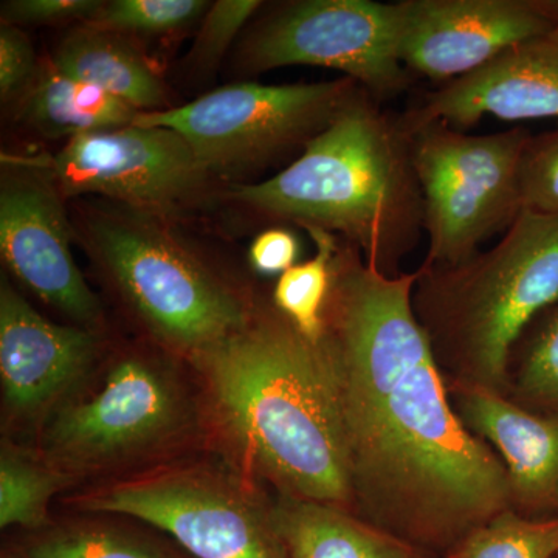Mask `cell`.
<instances>
[{
  "instance_id": "d4e9b609",
  "label": "cell",
  "mask_w": 558,
  "mask_h": 558,
  "mask_svg": "<svg viewBox=\"0 0 558 558\" xmlns=\"http://www.w3.org/2000/svg\"><path fill=\"white\" fill-rule=\"evenodd\" d=\"M208 10L202 0H113L86 24L117 35H165L183 28Z\"/></svg>"
},
{
  "instance_id": "83f0119b",
  "label": "cell",
  "mask_w": 558,
  "mask_h": 558,
  "mask_svg": "<svg viewBox=\"0 0 558 558\" xmlns=\"http://www.w3.org/2000/svg\"><path fill=\"white\" fill-rule=\"evenodd\" d=\"M97 0H11L2 3L3 24L46 25L81 21L86 24L101 9Z\"/></svg>"
},
{
  "instance_id": "7402d4cb",
  "label": "cell",
  "mask_w": 558,
  "mask_h": 558,
  "mask_svg": "<svg viewBox=\"0 0 558 558\" xmlns=\"http://www.w3.org/2000/svg\"><path fill=\"white\" fill-rule=\"evenodd\" d=\"M21 558H191L185 550L160 545L134 532L105 526L78 524L54 529L31 539Z\"/></svg>"
},
{
  "instance_id": "ba28073f",
  "label": "cell",
  "mask_w": 558,
  "mask_h": 558,
  "mask_svg": "<svg viewBox=\"0 0 558 558\" xmlns=\"http://www.w3.org/2000/svg\"><path fill=\"white\" fill-rule=\"evenodd\" d=\"M400 2H290L245 40L242 68L252 73L288 65L339 70L381 102L409 89L413 81L400 61Z\"/></svg>"
},
{
  "instance_id": "484cf974",
  "label": "cell",
  "mask_w": 558,
  "mask_h": 558,
  "mask_svg": "<svg viewBox=\"0 0 558 558\" xmlns=\"http://www.w3.org/2000/svg\"><path fill=\"white\" fill-rule=\"evenodd\" d=\"M523 209L558 216V130L532 135L520 160Z\"/></svg>"
},
{
  "instance_id": "3957f363",
  "label": "cell",
  "mask_w": 558,
  "mask_h": 558,
  "mask_svg": "<svg viewBox=\"0 0 558 558\" xmlns=\"http://www.w3.org/2000/svg\"><path fill=\"white\" fill-rule=\"evenodd\" d=\"M230 197L266 218L341 234L387 277L403 274L425 234L410 131L366 90L288 168L234 186Z\"/></svg>"
},
{
  "instance_id": "8fae6325",
  "label": "cell",
  "mask_w": 558,
  "mask_h": 558,
  "mask_svg": "<svg viewBox=\"0 0 558 558\" xmlns=\"http://www.w3.org/2000/svg\"><path fill=\"white\" fill-rule=\"evenodd\" d=\"M400 61L447 84L558 22V0H400Z\"/></svg>"
},
{
  "instance_id": "30bf717a",
  "label": "cell",
  "mask_w": 558,
  "mask_h": 558,
  "mask_svg": "<svg viewBox=\"0 0 558 558\" xmlns=\"http://www.w3.org/2000/svg\"><path fill=\"white\" fill-rule=\"evenodd\" d=\"M35 163L64 199L101 194L157 218L193 202L209 175L174 131L134 123L69 140L46 165Z\"/></svg>"
},
{
  "instance_id": "52a82bcc",
  "label": "cell",
  "mask_w": 558,
  "mask_h": 558,
  "mask_svg": "<svg viewBox=\"0 0 558 558\" xmlns=\"http://www.w3.org/2000/svg\"><path fill=\"white\" fill-rule=\"evenodd\" d=\"M362 90L347 76L284 86L236 83L179 108L140 113L134 124L174 131L209 174H233L306 148Z\"/></svg>"
},
{
  "instance_id": "9c48e42d",
  "label": "cell",
  "mask_w": 558,
  "mask_h": 558,
  "mask_svg": "<svg viewBox=\"0 0 558 558\" xmlns=\"http://www.w3.org/2000/svg\"><path fill=\"white\" fill-rule=\"evenodd\" d=\"M84 509L145 521L193 558H289L274 505L215 470L174 469L116 484Z\"/></svg>"
},
{
  "instance_id": "6da1fadb",
  "label": "cell",
  "mask_w": 558,
  "mask_h": 558,
  "mask_svg": "<svg viewBox=\"0 0 558 558\" xmlns=\"http://www.w3.org/2000/svg\"><path fill=\"white\" fill-rule=\"evenodd\" d=\"M417 278V269L387 277L343 242L319 340L336 381L352 513L444 558L510 509V486L501 459L454 410L414 314Z\"/></svg>"
},
{
  "instance_id": "277c9868",
  "label": "cell",
  "mask_w": 558,
  "mask_h": 558,
  "mask_svg": "<svg viewBox=\"0 0 558 558\" xmlns=\"http://www.w3.org/2000/svg\"><path fill=\"white\" fill-rule=\"evenodd\" d=\"M417 270L414 314L446 380L506 396L513 344L558 299V216L523 209L494 247Z\"/></svg>"
},
{
  "instance_id": "5b68a950",
  "label": "cell",
  "mask_w": 558,
  "mask_h": 558,
  "mask_svg": "<svg viewBox=\"0 0 558 558\" xmlns=\"http://www.w3.org/2000/svg\"><path fill=\"white\" fill-rule=\"evenodd\" d=\"M84 242L154 336L197 357L247 328L252 311L180 244L157 216L97 211Z\"/></svg>"
},
{
  "instance_id": "2e32d148",
  "label": "cell",
  "mask_w": 558,
  "mask_h": 558,
  "mask_svg": "<svg viewBox=\"0 0 558 558\" xmlns=\"http://www.w3.org/2000/svg\"><path fill=\"white\" fill-rule=\"evenodd\" d=\"M97 339L89 330L54 325L9 282L0 289V374L11 409H43L89 368Z\"/></svg>"
},
{
  "instance_id": "e0dca14e",
  "label": "cell",
  "mask_w": 558,
  "mask_h": 558,
  "mask_svg": "<svg viewBox=\"0 0 558 558\" xmlns=\"http://www.w3.org/2000/svg\"><path fill=\"white\" fill-rule=\"evenodd\" d=\"M274 521L289 558H438L325 502L279 495Z\"/></svg>"
},
{
  "instance_id": "4316f807",
  "label": "cell",
  "mask_w": 558,
  "mask_h": 558,
  "mask_svg": "<svg viewBox=\"0 0 558 558\" xmlns=\"http://www.w3.org/2000/svg\"><path fill=\"white\" fill-rule=\"evenodd\" d=\"M260 5L263 3L258 0H219L208 7L190 54L194 64L202 69L218 64L245 22Z\"/></svg>"
},
{
  "instance_id": "5bb4252c",
  "label": "cell",
  "mask_w": 558,
  "mask_h": 558,
  "mask_svg": "<svg viewBox=\"0 0 558 558\" xmlns=\"http://www.w3.org/2000/svg\"><path fill=\"white\" fill-rule=\"evenodd\" d=\"M486 116L502 121L558 119V22L476 72L442 84L402 120L409 126L444 121L462 130Z\"/></svg>"
},
{
  "instance_id": "44dd1931",
  "label": "cell",
  "mask_w": 558,
  "mask_h": 558,
  "mask_svg": "<svg viewBox=\"0 0 558 558\" xmlns=\"http://www.w3.org/2000/svg\"><path fill=\"white\" fill-rule=\"evenodd\" d=\"M315 244L314 258L295 264L279 277L274 290L275 307L311 341L323 336V312L332 284V263L340 241L329 231L307 227Z\"/></svg>"
},
{
  "instance_id": "ac0fdd59",
  "label": "cell",
  "mask_w": 558,
  "mask_h": 558,
  "mask_svg": "<svg viewBox=\"0 0 558 558\" xmlns=\"http://www.w3.org/2000/svg\"><path fill=\"white\" fill-rule=\"evenodd\" d=\"M51 64L100 87L140 113L168 109L167 92L156 70L117 33L83 24L61 40Z\"/></svg>"
},
{
  "instance_id": "ffe728a7",
  "label": "cell",
  "mask_w": 558,
  "mask_h": 558,
  "mask_svg": "<svg viewBox=\"0 0 558 558\" xmlns=\"http://www.w3.org/2000/svg\"><path fill=\"white\" fill-rule=\"evenodd\" d=\"M506 398L558 416V299L524 328L509 355Z\"/></svg>"
},
{
  "instance_id": "d6986e66",
  "label": "cell",
  "mask_w": 558,
  "mask_h": 558,
  "mask_svg": "<svg viewBox=\"0 0 558 558\" xmlns=\"http://www.w3.org/2000/svg\"><path fill=\"white\" fill-rule=\"evenodd\" d=\"M138 110L51 64L33 81L25 95L22 117L49 138H75L94 132L130 126Z\"/></svg>"
},
{
  "instance_id": "7a4b0ae2",
  "label": "cell",
  "mask_w": 558,
  "mask_h": 558,
  "mask_svg": "<svg viewBox=\"0 0 558 558\" xmlns=\"http://www.w3.org/2000/svg\"><path fill=\"white\" fill-rule=\"evenodd\" d=\"M194 362L231 435L279 495L352 512L339 399L322 340L267 311Z\"/></svg>"
},
{
  "instance_id": "4fadbf2b",
  "label": "cell",
  "mask_w": 558,
  "mask_h": 558,
  "mask_svg": "<svg viewBox=\"0 0 558 558\" xmlns=\"http://www.w3.org/2000/svg\"><path fill=\"white\" fill-rule=\"evenodd\" d=\"M5 161L0 252L7 267L44 303L78 322H95L100 304L73 258L64 196L35 161Z\"/></svg>"
},
{
  "instance_id": "cb8c5ba5",
  "label": "cell",
  "mask_w": 558,
  "mask_h": 558,
  "mask_svg": "<svg viewBox=\"0 0 558 558\" xmlns=\"http://www.w3.org/2000/svg\"><path fill=\"white\" fill-rule=\"evenodd\" d=\"M57 470L22 454L3 451L0 459V526L39 529L47 520L51 497L60 490Z\"/></svg>"
},
{
  "instance_id": "f546056e",
  "label": "cell",
  "mask_w": 558,
  "mask_h": 558,
  "mask_svg": "<svg viewBox=\"0 0 558 558\" xmlns=\"http://www.w3.org/2000/svg\"><path fill=\"white\" fill-rule=\"evenodd\" d=\"M300 256V241L288 229L263 231L252 242L248 259L253 269L263 275H279L292 269Z\"/></svg>"
},
{
  "instance_id": "1f68e13d",
  "label": "cell",
  "mask_w": 558,
  "mask_h": 558,
  "mask_svg": "<svg viewBox=\"0 0 558 558\" xmlns=\"http://www.w3.org/2000/svg\"><path fill=\"white\" fill-rule=\"evenodd\" d=\"M556 558H558V556Z\"/></svg>"
},
{
  "instance_id": "7c38bea8",
  "label": "cell",
  "mask_w": 558,
  "mask_h": 558,
  "mask_svg": "<svg viewBox=\"0 0 558 558\" xmlns=\"http://www.w3.org/2000/svg\"><path fill=\"white\" fill-rule=\"evenodd\" d=\"M183 416L178 384L156 363L128 357L58 413L49 446L72 464H100L167 438Z\"/></svg>"
},
{
  "instance_id": "603a6c76",
  "label": "cell",
  "mask_w": 558,
  "mask_h": 558,
  "mask_svg": "<svg viewBox=\"0 0 558 558\" xmlns=\"http://www.w3.org/2000/svg\"><path fill=\"white\" fill-rule=\"evenodd\" d=\"M558 519L534 520L505 510L444 558H556Z\"/></svg>"
},
{
  "instance_id": "4dcf8cb0",
  "label": "cell",
  "mask_w": 558,
  "mask_h": 558,
  "mask_svg": "<svg viewBox=\"0 0 558 558\" xmlns=\"http://www.w3.org/2000/svg\"><path fill=\"white\" fill-rule=\"evenodd\" d=\"M3 558H7V557H3Z\"/></svg>"
},
{
  "instance_id": "f1b7e54d",
  "label": "cell",
  "mask_w": 558,
  "mask_h": 558,
  "mask_svg": "<svg viewBox=\"0 0 558 558\" xmlns=\"http://www.w3.org/2000/svg\"><path fill=\"white\" fill-rule=\"evenodd\" d=\"M36 70L35 50L28 36L14 25L0 28V94L10 100L28 89Z\"/></svg>"
},
{
  "instance_id": "9a60e30c",
  "label": "cell",
  "mask_w": 558,
  "mask_h": 558,
  "mask_svg": "<svg viewBox=\"0 0 558 558\" xmlns=\"http://www.w3.org/2000/svg\"><path fill=\"white\" fill-rule=\"evenodd\" d=\"M447 387L465 427L508 470L510 509L527 519H558V416L523 409L488 389L451 381Z\"/></svg>"
},
{
  "instance_id": "8992f818",
  "label": "cell",
  "mask_w": 558,
  "mask_h": 558,
  "mask_svg": "<svg viewBox=\"0 0 558 558\" xmlns=\"http://www.w3.org/2000/svg\"><path fill=\"white\" fill-rule=\"evenodd\" d=\"M405 126L424 197L428 248L421 266H454L519 219L520 160L532 134L513 128L472 135L444 121Z\"/></svg>"
}]
</instances>
